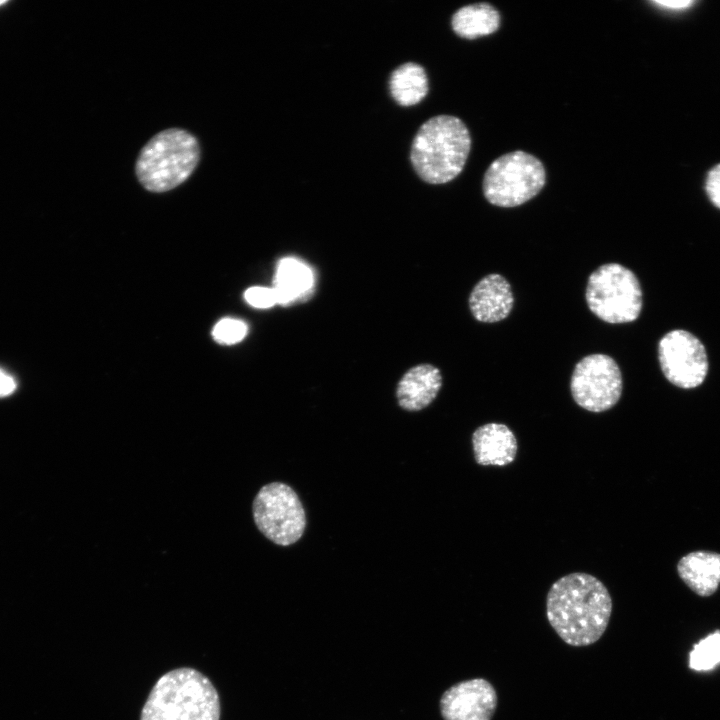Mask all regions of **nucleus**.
Instances as JSON below:
<instances>
[{"instance_id":"23","label":"nucleus","mask_w":720,"mask_h":720,"mask_svg":"<svg viewBox=\"0 0 720 720\" xmlns=\"http://www.w3.org/2000/svg\"><path fill=\"white\" fill-rule=\"evenodd\" d=\"M653 4L659 5L661 7H664L666 9H673V10H680V9H686L693 4H695V1L693 0H654L652 1Z\"/></svg>"},{"instance_id":"9","label":"nucleus","mask_w":720,"mask_h":720,"mask_svg":"<svg viewBox=\"0 0 720 720\" xmlns=\"http://www.w3.org/2000/svg\"><path fill=\"white\" fill-rule=\"evenodd\" d=\"M658 360L665 378L682 389L700 386L709 370L703 343L683 329L672 330L660 339Z\"/></svg>"},{"instance_id":"17","label":"nucleus","mask_w":720,"mask_h":720,"mask_svg":"<svg viewBox=\"0 0 720 720\" xmlns=\"http://www.w3.org/2000/svg\"><path fill=\"white\" fill-rule=\"evenodd\" d=\"M313 285L311 270L293 258L282 259L277 267L273 291L276 301L288 304L306 294Z\"/></svg>"},{"instance_id":"4","label":"nucleus","mask_w":720,"mask_h":720,"mask_svg":"<svg viewBox=\"0 0 720 720\" xmlns=\"http://www.w3.org/2000/svg\"><path fill=\"white\" fill-rule=\"evenodd\" d=\"M200 156V144L193 134L181 128H168L152 136L140 150L136 177L150 192H167L192 175Z\"/></svg>"},{"instance_id":"1","label":"nucleus","mask_w":720,"mask_h":720,"mask_svg":"<svg viewBox=\"0 0 720 720\" xmlns=\"http://www.w3.org/2000/svg\"><path fill=\"white\" fill-rule=\"evenodd\" d=\"M612 598L595 576L575 572L556 580L546 597V616L557 635L568 645L589 646L606 631Z\"/></svg>"},{"instance_id":"21","label":"nucleus","mask_w":720,"mask_h":720,"mask_svg":"<svg viewBox=\"0 0 720 720\" xmlns=\"http://www.w3.org/2000/svg\"><path fill=\"white\" fill-rule=\"evenodd\" d=\"M705 191L711 203L720 209V163L708 171Z\"/></svg>"},{"instance_id":"14","label":"nucleus","mask_w":720,"mask_h":720,"mask_svg":"<svg viewBox=\"0 0 720 720\" xmlns=\"http://www.w3.org/2000/svg\"><path fill=\"white\" fill-rule=\"evenodd\" d=\"M681 580L697 595L708 597L720 584V554L710 551H693L677 564Z\"/></svg>"},{"instance_id":"19","label":"nucleus","mask_w":720,"mask_h":720,"mask_svg":"<svg viewBox=\"0 0 720 720\" xmlns=\"http://www.w3.org/2000/svg\"><path fill=\"white\" fill-rule=\"evenodd\" d=\"M246 333V324L233 318H224L220 320L212 331L214 339L222 344L237 343L245 337Z\"/></svg>"},{"instance_id":"20","label":"nucleus","mask_w":720,"mask_h":720,"mask_svg":"<svg viewBox=\"0 0 720 720\" xmlns=\"http://www.w3.org/2000/svg\"><path fill=\"white\" fill-rule=\"evenodd\" d=\"M244 298L251 306L256 308H269L277 303L273 289L261 286L247 289Z\"/></svg>"},{"instance_id":"24","label":"nucleus","mask_w":720,"mask_h":720,"mask_svg":"<svg viewBox=\"0 0 720 720\" xmlns=\"http://www.w3.org/2000/svg\"><path fill=\"white\" fill-rule=\"evenodd\" d=\"M6 4V1H0V6Z\"/></svg>"},{"instance_id":"3","label":"nucleus","mask_w":720,"mask_h":720,"mask_svg":"<svg viewBox=\"0 0 720 720\" xmlns=\"http://www.w3.org/2000/svg\"><path fill=\"white\" fill-rule=\"evenodd\" d=\"M471 148L470 133L459 118L438 115L418 129L410 160L418 176L430 184H444L458 176Z\"/></svg>"},{"instance_id":"16","label":"nucleus","mask_w":720,"mask_h":720,"mask_svg":"<svg viewBox=\"0 0 720 720\" xmlns=\"http://www.w3.org/2000/svg\"><path fill=\"white\" fill-rule=\"evenodd\" d=\"M392 98L401 106L419 103L428 93V78L424 68L407 62L392 71L389 79Z\"/></svg>"},{"instance_id":"2","label":"nucleus","mask_w":720,"mask_h":720,"mask_svg":"<svg viewBox=\"0 0 720 720\" xmlns=\"http://www.w3.org/2000/svg\"><path fill=\"white\" fill-rule=\"evenodd\" d=\"M218 692L200 671L180 667L166 672L152 687L140 720H220Z\"/></svg>"},{"instance_id":"10","label":"nucleus","mask_w":720,"mask_h":720,"mask_svg":"<svg viewBox=\"0 0 720 720\" xmlns=\"http://www.w3.org/2000/svg\"><path fill=\"white\" fill-rule=\"evenodd\" d=\"M497 702L492 683L484 678H473L446 689L439 708L443 720H492Z\"/></svg>"},{"instance_id":"11","label":"nucleus","mask_w":720,"mask_h":720,"mask_svg":"<svg viewBox=\"0 0 720 720\" xmlns=\"http://www.w3.org/2000/svg\"><path fill=\"white\" fill-rule=\"evenodd\" d=\"M513 303L509 282L497 273L480 279L469 296V308L473 317L484 323L499 322L507 318Z\"/></svg>"},{"instance_id":"8","label":"nucleus","mask_w":720,"mask_h":720,"mask_svg":"<svg viewBox=\"0 0 720 720\" xmlns=\"http://www.w3.org/2000/svg\"><path fill=\"white\" fill-rule=\"evenodd\" d=\"M622 374L616 361L606 354H591L575 366L570 390L574 401L590 412L615 406L622 394Z\"/></svg>"},{"instance_id":"6","label":"nucleus","mask_w":720,"mask_h":720,"mask_svg":"<svg viewBox=\"0 0 720 720\" xmlns=\"http://www.w3.org/2000/svg\"><path fill=\"white\" fill-rule=\"evenodd\" d=\"M545 180V169L539 159L524 151H513L489 165L483 179V193L495 206L516 207L536 196Z\"/></svg>"},{"instance_id":"12","label":"nucleus","mask_w":720,"mask_h":720,"mask_svg":"<svg viewBox=\"0 0 720 720\" xmlns=\"http://www.w3.org/2000/svg\"><path fill=\"white\" fill-rule=\"evenodd\" d=\"M442 386L440 370L428 363L411 367L399 380L396 398L399 406L407 411H419L429 406Z\"/></svg>"},{"instance_id":"15","label":"nucleus","mask_w":720,"mask_h":720,"mask_svg":"<svg viewBox=\"0 0 720 720\" xmlns=\"http://www.w3.org/2000/svg\"><path fill=\"white\" fill-rule=\"evenodd\" d=\"M500 25L498 11L488 3L461 7L452 16L451 26L460 37L475 39L494 33Z\"/></svg>"},{"instance_id":"22","label":"nucleus","mask_w":720,"mask_h":720,"mask_svg":"<svg viewBox=\"0 0 720 720\" xmlns=\"http://www.w3.org/2000/svg\"><path fill=\"white\" fill-rule=\"evenodd\" d=\"M17 388L15 378L0 367V398L10 396Z\"/></svg>"},{"instance_id":"18","label":"nucleus","mask_w":720,"mask_h":720,"mask_svg":"<svg viewBox=\"0 0 720 720\" xmlns=\"http://www.w3.org/2000/svg\"><path fill=\"white\" fill-rule=\"evenodd\" d=\"M720 663V632L717 631L694 645L689 653V667L696 671H707Z\"/></svg>"},{"instance_id":"5","label":"nucleus","mask_w":720,"mask_h":720,"mask_svg":"<svg viewBox=\"0 0 720 720\" xmlns=\"http://www.w3.org/2000/svg\"><path fill=\"white\" fill-rule=\"evenodd\" d=\"M585 298L593 314L612 324L636 320L643 304L638 278L619 263L604 264L590 274Z\"/></svg>"},{"instance_id":"7","label":"nucleus","mask_w":720,"mask_h":720,"mask_svg":"<svg viewBox=\"0 0 720 720\" xmlns=\"http://www.w3.org/2000/svg\"><path fill=\"white\" fill-rule=\"evenodd\" d=\"M252 511L259 531L277 545H291L304 533V508L296 492L284 483L263 486L254 498Z\"/></svg>"},{"instance_id":"13","label":"nucleus","mask_w":720,"mask_h":720,"mask_svg":"<svg viewBox=\"0 0 720 720\" xmlns=\"http://www.w3.org/2000/svg\"><path fill=\"white\" fill-rule=\"evenodd\" d=\"M474 458L482 466H506L515 460L518 444L512 430L502 423H486L472 434Z\"/></svg>"}]
</instances>
